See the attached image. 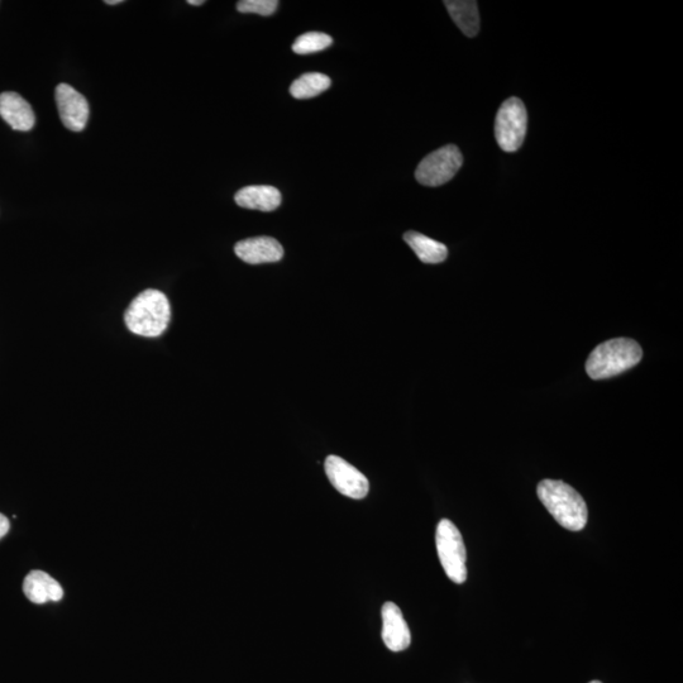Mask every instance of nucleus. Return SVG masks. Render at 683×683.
<instances>
[{
	"mask_svg": "<svg viewBox=\"0 0 683 683\" xmlns=\"http://www.w3.org/2000/svg\"><path fill=\"white\" fill-rule=\"evenodd\" d=\"M538 498L561 527L580 532L589 520L584 498L572 486L558 480L539 482Z\"/></svg>",
	"mask_w": 683,
	"mask_h": 683,
	"instance_id": "nucleus-1",
	"label": "nucleus"
},
{
	"mask_svg": "<svg viewBox=\"0 0 683 683\" xmlns=\"http://www.w3.org/2000/svg\"><path fill=\"white\" fill-rule=\"evenodd\" d=\"M171 307L169 299L159 290L148 289L133 299L124 322L137 336L156 338L169 327Z\"/></svg>",
	"mask_w": 683,
	"mask_h": 683,
	"instance_id": "nucleus-2",
	"label": "nucleus"
},
{
	"mask_svg": "<svg viewBox=\"0 0 683 683\" xmlns=\"http://www.w3.org/2000/svg\"><path fill=\"white\" fill-rule=\"evenodd\" d=\"M642 357V347L633 339H610L592 351L586 361V371L591 379H610V377L633 369L639 364Z\"/></svg>",
	"mask_w": 683,
	"mask_h": 683,
	"instance_id": "nucleus-3",
	"label": "nucleus"
},
{
	"mask_svg": "<svg viewBox=\"0 0 683 683\" xmlns=\"http://www.w3.org/2000/svg\"><path fill=\"white\" fill-rule=\"evenodd\" d=\"M439 561L448 579L461 585L467 580V553L460 530L451 520L439 522L436 533Z\"/></svg>",
	"mask_w": 683,
	"mask_h": 683,
	"instance_id": "nucleus-4",
	"label": "nucleus"
},
{
	"mask_svg": "<svg viewBox=\"0 0 683 683\" xmlns=\"http://www.w3.org/2000/svg\"><path fill=\"white\" fill-rule=\"evenodd\" d=\"M528 128V113L519 98H510L501 105L495 119V137L501 150L515 152L522 147Z\"/></svg>",
	"mask_w": 683,
	"mask_h": 683,
	"instance_id": "nucleus-5",
	"label": "nucleus"
},
{
	"mask_svg": "<svg viewBox=\"0 0 683 683\" xmlns=\"http://www.w3.org/2000/svg\"><path fill=\"white\" fill-rule=\"evenodd\" d=\"M463 164L461 151L455 145H448L429 154L420 162L415 178L424 186L437 188L455 178Z\"/></svg>",
	"mask_w": 683,
	"mask_h": 683,
	"instance_id": "nucleus-6",
	"label": "nucleus"
},
{
	"mask_svg": "<svg viewBox=\"0 0 683 683\" xmlns=\"http://www.w3.org/2000/svg\"><path fill=\"white\" fill-rule=\"evenodd\" d=\"M326 474L334 489L347 498L361 500L366 498L370 490L367 477L351 463L338 456H329L324 462Z\"/></svg>",
	"mask_w": 683,
	"mask_h": 683,
	"instance_id": "nucleus-7",
	"label": "nucleus"
},
{
	"mask_svg": "<svg viewBox=\"0 0 683 683\" xmlns=\"http://www.w3.org/2000/svg\"><path fill=\"white\" fill-rule=\"evenodd\" d=\"M56 103L64 126L70 131L81 132L89 121V103L83 94L69 84L56 88Z\"/></svg>",
	"mask_w": 683,
	"mask_h": 683,
	"instance_id": "nucleus-8",
	"label": "nucleus"
},
{
	"mask_svg": "<svg viewBox=\"0 0 683 683\" xmlns=\"http://www.w3.org/2000/svg\"><path fill=\"white\" fill-rule=\"evenodd\" d=\"M382 640L393 652L405 651L412 642V634L398 605L386 603L382 606Z\"/></svg>",
	"mask_w": 683,
	"mask_h": 683,
	"instance_id": "nucleus-9",
	"label": "nucleus"
},
{
	"mask_svg": "<svg viewBox=\"0 0 683 683\" xmlns=\"http://www.w3.org/2000/svg\"><path fill=\"white\" fill-rule=\"evenodd\" d=\"M234 252L246 264L261 265L279 262L284 257V248L275 238L255 237L238 242Z\"/></svg>",
	"mask_w": 683,
	"mask_h": 683,
	"instance_id": "nucleus-10",
	"label": "nucleus"
},
{
	"mask_svg": "<svg viewBox=\"0 0 683 683\" xmlns=\"http://www.w3.org/2000/svg\"><path fill=\"white\" fill-rule=\"evenodd\" d=\"M0 117L14 131L27 132L35 127V112L25 98L17 93L0 94Z\"/></svg>",
	"mask_w": 683,
	"mask_h": 683,
	"instance_id": "nucleus-11",
	"label": "nucleus"
},
{
	"mask_svg": "<svg viewBox=\"0 0 683 683\" xmlns=\"http://www.w3.org/2000/svg\"><path fill=\"white\" fill-rule=\"evenodd\" d=\"M23 592L33 604H46L50 601H60L64 597V590L55 579L44 571H32L23 582Z\"/></svg>",
	"mask_w": 683,
	"mask_h": 683,
	"instance_id": "nucleus-12",
	"label": "nucleus"
},
{
	"mask_svg": "<svg viewBox=\"0 0 683 683\" xmlns=\"http://www.w3.org/2000/svg\"><path fill=\"white\" fill-rule=\"evenodd\" d=\"M234 200L241 208L272 212L280 207L283 197L274 186L252 185L238 191Z\"/></svg>",
	"mask_w": 683,
	"mask_h": 683,
	"instance_id": "nucleus-13",
	"label": "nucleus"
},
{
	"mask_svg": "<svg viewBox=\"0 0 683 683\" xmlns=\"http://www.w3.org/2000/svg\"><path fill=\"white\" fill-rule=\"evenodd\" d=\"M453 22L467 37H475L480 31V16L477 3L471 0H447L444 2Z\"/></svg>",
	"mask_w": 683,
	"mask_h": 683,
	"instance_id": "nucleus-14",
	"label": "nucleus"
},
{
	"mask_svg": "<svg viewBox=\"0 0 683 683\" xmlns=\"http://www.w3.org/2000/svg\"><path fill=\"white\" fill-rule=\"evenodd\" d=\"M404 241L408 243L418 259L424 264H441L447 259V247L422 233L407 232L404 234Z\"/></svg>",
	"mask_w": 683,
	"mask_h": 683,
	"instance_id": "nucleus-15",
	"label": "nucleus"
},
{
	"mask_svg": "<svg viewBox=\"0 0 683 683\" xmlns=\"http://www.w3.org/2000/svg\"><path fill=\"white\" fill-rule=\"evenodd\" d=\"M332 80L329 76L319 73H309L300 76L290 87V94L295 99H310L331 88Z\"/></svg>",
	"mask_w": 683,
	"mask_h": 683,
	"instance_id": "nucleus-16",
	"label": "nucleus"
},
{
	"mask_svg": "<svg viewBox=\"0 0 683 683\" xmlns=\"http://www.w3.org/2000/svg\"><path fill=\"white\" fill-rule=\"evenodd\" d=\"M332 44L333 38L328 36L327 33L308 32L296 38L293 51L298 55H310L326 50Z\"/></svg>",
	"mask_w": 683,
	"mask_h": 683,
	"instance_id": "nucleus-17",
	"label": "nucleus"
},
{
	"mask_svg": "<svg viewBox=\"0 0 683 683\" xmlns=\"http://www.w3.org/2000/svg\"><path fill=\"white\" fill-rule=\"evenodd\" d=\"M277 0H241L237 3V11L241 13H255L262 17L272 16L277 11Z\"/></svg>",
	"mask_w": 683,
	"mask_h": 683,
	"instance_id": "nucleus-18",
	"label": "nucleus"
},
{
	"mask_svg": "<svg viewBox=\"0 0 683 683\" xmlns=\"http://www.w3.org/2000/svg\"><path fill=\"white\" fill-rule=\"evenodd\" d=\"M9 527H11V524H9V520L6 515L0 514V539H3L7 536Z\"/></svg>",
	"mask_w": 683,
	"mask_h": 683,
	"instance_id": "nucleus-19",
	"label": "nucleus"
},
{
	"mask_svg": "<svg viewBox=\"0 0 683 683\" xmlns=\"http://www.w3.org/2000/svg\"><path fill=\"white\" fill-rule=\"evenodd\" d=\"M188 4H190V6L199 7L203 6L204 2L203 0H189Z\"/></svg>",
	"mask_w": 683,
	"mask_h": 683,
	"instance_id": "nucleus-20",
	"label": "nucleus"
},
{
	"mask_svg": "<svg viewBox=\"0 0 683 683\" xmlns=\"http://www.w3.org/2000/svg\"><path fill=\"white\" fill-rule=\"evenodd\" d=\"M121 0H107L105 4H108V6H117V4H121Z\"/></svg>",
	"mask_w": 683,
	"mask_h": 683,
	"instance_id": "nucleus-21",
	"label": "nucleus"
},
{
	"mask_svg": "<svg viewBox=\"0 0 683 683\" xmlns=\"http://www.w3.org/2000/svg\"><path fill=\"white\" fill-rule=\"evenodd\" d=\"M590 683H601L600 681H591Z\"/></svg>",
	"mask_w": 683,
	"mask_h": 683,
	"instance_id": "nucleus-22",
	"label": "nucleus"
}]
</instances>
